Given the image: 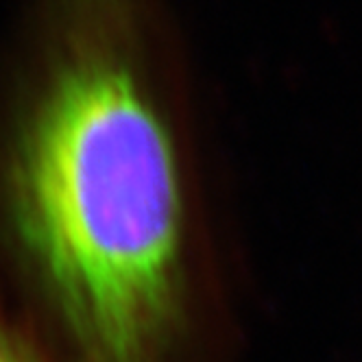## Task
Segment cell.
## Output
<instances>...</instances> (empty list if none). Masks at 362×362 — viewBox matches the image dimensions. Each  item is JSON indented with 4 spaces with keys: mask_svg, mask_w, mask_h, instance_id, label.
<instances>
[{
    "mask_svg": "<svg viewBox=\"0 0 362 362\" xmlns=\"http://www.w3.org/2000/svg\"><path fill=\"white\" fill-rule=\"evenodd\" d=\"M153 0H35L0 66V310L42 362H245V279Z\"/></svg>",
    "mask_w": 362,
    "mask_h": 362,
    "instance_id": "obj_1",
    "label": "cell"
},
{
    "mask_svg": "<svg viewBox=\"0 0 362 362\" xmlns=\"http://www.w3.org/2000/svg\"><path fill=\"white\" fill-rule=\"evenodd\" d=\"M0 362H42L3 310H0Z\"/></svg>",
    "mask_w": 362,
    "mask_h": 362,
    "instance_id": "obj_2",
    "label": "cell"
}]
</instances>
